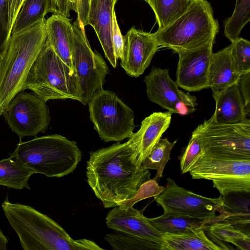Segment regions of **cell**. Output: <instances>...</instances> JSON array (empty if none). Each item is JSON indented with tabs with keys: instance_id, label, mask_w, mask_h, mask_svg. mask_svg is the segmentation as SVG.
<instances>
[{
	"instance_id": "cell-29",
	"label": "cell",
	"mask_w": 250,
	"mask_h": 250,
	"mask_svg": "<svg viewBox=\"0 0 250 250\" xmlns=\"http://www.w3.org/2000/svg\"><path fill=\"white\" fill-rule=\"evenodd\" d=\"M250 20V0H236L232 15L224 21V35L231 42L239 37Z\"/></svg>"
},
{
	"instance_id": "cell-3",
	"label": "cell",
	"mask_w": 250,
	"mask_h": 250,
	"mask_svg": "<svg viewBox=\"0 0 250 250\" xmlns=\"http://www.w3.org/2000/svg\"><path fill=\"white\" fill-rule=\"evenodd\" d=\"M46 20L12 34L8 39L0 57V115L22 91L26 76L45 42Z\"/></svg>"
},
{
	"instance_id": "cell-39",
	"label": "cell",
	"mask_w": 250,
	"mask_h": 250,
	"mask_svg": "<svg viewBox=\"0 0 250 250\" xmlns=\"http://www.w3.org/2000/svg\"><path fill=\"white\" fill-rule=\"evenodd\" d=\"M9 238L0 229V250H6Z\"/></svg>"
},
{
	"instance_id": "cell-6",
	"label": "cell",
	"mask_w": 250,
	"mask_h": 250,
	"mask_svg": "<svg viewBox=\"0 0 250 250\" xmlns=\"http://www.w3.org/2000/svg\"><path fill=\"white\" fill-rule=\"evenodd\" d=\"M218 31L210 3L207 0H194L180 17L153 35L159 46L177 52L203 45L215 39Z\"/></svg>"
},
{
	"instance_id": "cell-34",
	"label": "cell",
	"mask_w": 250,
	"mask_h": 250,
	"mask_svg": "<svg viewBox=\"0 0 250 250\" xmlns=\"http://www.w3.org/2000/svg\"><path fill=\"white\" fill-rule=\"evenodd\" d=\"M9 37L6 0H0V57L6 49Z\"/></svg>"
},
{
	"instance_id": "cell-25",
	"label": "cell",
	"mask_w": 250,
	"mask_h": 250,
	"mask_svg": "<svg viewBox=\"0 0 250 250\" xmlns=\"http://www.w3.org/2000/svg\"><path fill=\"white\" fill-rule=\"evenodd\" d=\"M147 219L158 230L173 234L191 231L197 228L204 227L210 220L175 216L165 213L157 217Z\"/></svg>"
},
{
	"instance_id": "cell-30",
	"label": "cell",
	"mask_w": 250,
	"mask_h": 250,
	"mask_svg": "<svg viewBox=\"0 0 250 250\" xmlns=\"http://www.w3.org/2000/svg\"><path fill=\"white\" fill-rule=\"evenodd\" d=\"M104 239L117 250H163L159 245L125 233L107 234Z\"/></svg>"
},
{
	"instance_id": "cell-4",
	"label": "cell",
	"mask_w": 250,
	"mask_h": 250,
	"mask_svg": "<svg viewBox=\"0 0 250 250\" xmlns=\"http://www.w3.org/2000/svg\"><path fill=\"white\" fill-rule=\"evenodd\" d=\"M10 157L35 173L62 177L76 169L82 152L75 141L53 134L21 140Z\"/></svg>"
},
{
	"instance_id": "cell-15",
	"label": "cell",
	"mask_w": 250,
	"mask_h": 250,
	"mask_svg": "<svg viewBox=\"0 0 250 250\" xmlns=\"http://www.w3.org/2000/svg\"><path fill=\"white\" fill-rule=\"evenodd\" d=\"M108 228L150 242L167 250L164 232L156 229L143 213L133 207H114L105 218Z\"/></svg>"
},
{
	"instance_id": "cell-32",
	"label": "cell",
	"mask_w": 250,
	"mask_h": 250,
	"mask_svg": "<svg viewBox=\"0 0 250 250\" xmlns=\"http://www.w3.org/2000/svg\"><path fill=\"white\" fill-rule=\"evenodd\" d=\"M202 154L199 142L197 137L192 134L188 145L179 157L181 173L189 172Z\"/></svg>"
},
{
	"instance_id": "cell-12",
	"label": "cell",
	"mask_w": 250,
	"mask_h": 250,
	"mask_svg": "<svg viewBox=\"0 0 250 250\" xmlns=\"http://www.w3.org/2000/svg\"><path fill=\"white\" fill-rule=\"evenodd\" d=\"M45 101L34 92L21 91L10 101L2 115L21 139L47 129L50 114Z\"/></svg>"
},
{
	"instance_id": "cell-35",
	"label": "cell",
	"mask_w": 250,
	"mask_h": 250,
	"mask_svg": "<svg viewBox=\"0 0 250 250\" xmlns=\"http://www.w3.org/2000/svg\"><path fill=\"white\" fill-rule=\"evenodd\" d=\"M248 116L250 114V71L241 74L238 82Z\"/></svg>"
},
{
	"instance_id": "cell-17",
	"label": "cell",
	"mask_w": 250,
	"mask_h": 250,
	"mask_svg": "<svg viewBox=\"0 0 250 250\" xmlns=\"http://www.w3.org/2000/svg\"><path fill=\"white\" fill-rule=\"evenodd\" d=\"M117 0H90L88 25L94 28L105 58L112 66H117L112 43L113 15Z\"/></svg>"
},
{
	"instance_id": "cell-40",
	"label": "cell",
	"mask_w": 250,
	"mask_h": 250,
	"mask_svg": "<svg viewBox=\"0 0 250 250\" xmlns=\"http://www.w3.org/2000/svg\"><path fill=\"white\" fill-rule=\"evenodd\" d=\"M78 0H68V6L70 11L73 10L77 13Z\"/></svg>"
},
{
	"instance_id": "cell-28",
	"label": "cell",
	"mask_w": 250,
	"mask_h": 250,
	"mask_svg": "<svg viewBox=\"0 0 250 250\" xmlns=\"http://www.w3.org/2000/svg\"><path fill=\"white\" fill-rule=\"evenodd\" d=\"M176 142L177 141L171 142L167 138H161L142 163L145 168L157 170L153 180L156 182L163 177L165 166L170 159V151Z\"/></svg>"
},
{
	"instance_id": "cell-21",
	"label": "cell",
	"mask_w": 250,
	"mask_h": 250,
	"mask_svg": "<svg viewBox=\"0 0 250 250\" xmlns=\"http://www.w3.org/2000/svg\"><path fill=\"white\" fill-rule=\"evenodd\" d=\"M240 75L232 61L230 45L212 53L208 75V86L212 95L238 83Z\"/></svg>"
},
{
	"instance_id": "cell-1",
	"label": "cell",
	"mask_w": 250,
	"mask_h": 250,
	"mask_svg": "<svg viewBox=\"0 0 250 250\" xmlns=\"http://www.w3.org/2000/svg\"><path fill=\"white\" fill-rule=\"evenodd\" d=\"M88 185L105 208L131 199L150 179V172L138 164L131 142L90 152L87 162Z\"/></svg>"
},
{
	"instance_id": "cell-5",
	"label": "cell",
	"mask_w": 250,
	"mask_h": 250,
	"mask_svg": "<svg viewBox=\"0 0 250 250\" xmlns=\"http://www.w3.org/2000/svg\"><path fill=\"white\" fill-rule=\"evenodd\" d=\"M26 89L45 102L67 99L82 101V90L76 73L46 41L23 83L22 91Z\"/></svg>"
},
{
	"instance_id": "cell-22",
	"label": "cell",
	"mask_w": 250,
	"mask_h": 250,
	"mask_svg": "<svg viewBox=\"0 0 250 250\" xmlns=\"http://www.w3.org/2000/svg\"><path fill=\"white\" fill-rule=\"evenodd\" d=\"M203 229L222 250H229L226 243H231L240 250H250V231L221 221L208 222Z\"/></svg>"
},
{
	"instance_id": "cell-9",
	"label": "cell",
	"mask_w": 250,
	"mask_h": 250,
	"mask_svg": "<svg viewBox=\"0 0 250 250\" xmlns=\"http://www.w3.org/2000/svg\"><path fill=\"white\" fill-rule=\"evenodd\" d=\"M202 154L250 158V120L235 124H219L210 118L192 132Z\"/></svg>"
},
{
	"instance_id": "cell-33",
	"label": "cell",
	"mask_w": 250,
	"mask_h": 250,
	"mask_svg": "<svg viewBox=\"0 0 250 250\" xmlns=\"http://www.w3.org/2000/svg\"><path fill=\"white\" fill-rule=\"evenodd\" d=\"M112 43L116 59L123 61L125 57V43L117 22L115 11L113 13L112 21Z\"/></svg>"
},
{
	"instance_id": "cell-38",
	"label": "cell",
	"mask_w": 250,
	"mask_h": 250,
	"mask_svg": "<svg viewBox=\"0 0 250 250\" xmlns=\"http://www.w3.org/2000/svg\"><path fill=\"white\" fill-rule=\"evenodd\" d=\"M52 13L66 17L70 16V11L68 6V0H51Z\"/></svg>"
},
{
	"instance_id": "cell-2",
	"label": "cell",
	"mask_w": 250,
	"mask_h": 250,
	"mask_svg": "<svg viewBox=\"0 0 250 250\" xmlns=\"http://www.w3.org/2000/svg\"><path fill=\"white\" fill-rule=\"evenodd\" d=\"M4 214L18 235L24 250H103L94 242L74 240L56 222L29 205L1 204Z\"/></svg>"
},
{
	"instance_id": "cell-24",
	"label": "cell",
	"mask_w": 250,
	"mask_h": 250,
	"mask_svg": "<svg viewBox=\"0 0 250 250\" xmlns=\"http://www.w3.org/2000/svg\"><path fill=\"white\" fill-rule=\"evenodd\" d=\"M50 12L52 13L51 0H25L14 22L11 35L45 19Z\"/></svg>"
},
{
	"instance_id": "cell-19",
	"label": "cell",
	"mask_w": 250,
	"mask_h": 250,
	"mask_svg": "<svg viewBox=\"0 0 250 250\" xmlns=\"http://www.w3.org/2000/svg\"><path fill=\"white\" fill-rule=\"evenodd\" d=\"M214 112L210 118L219 124H235L249 119L238 83L233 84L216 94Z\"/></svg>"
},
{
	"instance_id": "cell-11",
	"label": "cell",
	"mask_w": 250,
	"mask_h": 250,
	"mask_svg": "<svg viewBox=\"0 0 250 250\" xmlns=\"http://www.w3.org/2000/svg\"><path fill=\"white\" fill-rule=\"evenodd\" d=\"M164 213L175 216L211 219L224 205V197L208 198L194 193L167 179L165 187L154 197Z\"/></svg>"
},
{
	"instance_id": "cell-7",
	"label": "cell",
	"mask_w": 250,
	"mask_h": 250,
	"mask_svg": "<svg viewBox=\"0 0 250 250\" xmlns=\"http://www.w3.org/2000/svg\"><path fill=\"white\" fill-rule=\"evenodd\" d=\"M189 172L192 179L211 181L223 196L250 193V158L202 154Z\"/></svg>"
},
{
	"instance_id": "cell-37",
	"label": "cell",
	"mask_w": 250,
	"mask_h": 250,
	"mask_svg": "<svg viewBox=\"0 0 250 250\" xmlns=\"http://www.w3.org/2000/svg\"><path fill=\"white\" fill-rule=\"evenodd\" d=\"M90 0H78L77 6V20L85 27L88 25V14Z\"/></svg>"
},
{
	"instance_id": "cell-13",
	"label": "cell",
	"mask_w": 250,
	"mask_h": 250,
	"mask_svg": "<svg viewBox=\"0 0 250 250\" xmlns=\"http://www.w3.org/2000/svg\"><path fill=\"white\" fill-rule=\"evenodd\" d=\"M144 81L148 99L170 113L186 115L196 110V97L179 89L168 69L153 67Z\"/></svg>"
},
{
	"instance_id": "cell-27",
	"label": "cell",
	"mask_w": 250,
	"mask_h": 250,
	"mask_svg": "<svg viewBox=\"0 0 250 250\" xmlns=\"http://www.w3.org/2000/svg\"><path fill=\"white\" fill-rule=\"evenodd\" d=\"M194 0H148L158 23L163 29L184 14Z\"/></svg>"
},
{
	"instance_id": "cell-14",
	"label": "cell",
	"mask_w": 250,
	"mask_h": 250,
	"mask_svg": "<svg viewBox=\"0 0 250 250\" xmlns=\"http://www.w3.org/2000/svg\"><path fill=\"white\" fill-rule=\"evenodd\" d=\"M214 40L195 48L176 52L179 60L175 82L179 87L189 92L209 88L208 70Z\"/></svg>"
},
{
	"instance_id": "cell-41",
	"label": "cell",
	"mask_w": 250,
	"mask_h": 250,
	"mask_svg": "<svg viewBox=\"0 0 250 250\" xmlns=\"http://www.w3.org/2000/svg\"><path fill=\"white\" fill-rule=\"evenodd\" d=\"M145 1H146V2H147L148 1V0H144Z\"/></svg>"
},
{
	"instance_id": "cell-16",
	"label": "cell",
	"mask_w": 250,
	"mask_h": 250,
	"mask_svg": "<svg viewBox=\"0 0 250 250\" xmlns=\"http://www.w3.org/2000/svg\"><path fill=\"white\" fill-rule=\"evenodd\" d=\"M125 57L121 65L129 76L138 77L149 66L159 46L153 33L131 27L124 36Z\"/></svg>"
},
{
	"instance_id": "cell-36",
	"label": "cell",
	"mask_w": 250,
	"mask_h": 250,
	"mask_svg": "<svg viewBox=\"0 0 250 250\" xmlns=\"http://www.w3.org/2000/svg\"><path fill=\"white\" fill-rule=\"evenodd\" d=\"M25 0H6L8 14V31L9 37L16 17Z\"/></svg>"
},
{
	"instance_id": "cell-26",
	"label": "cell",
	"mask_w": 250,
	"mask_h": 250,
	"mask_svg": "<svg viewBox=\"0 0 250 250\" xmlns=\"http://www.w3.org/2000/svg\"><path fill=\"white\" fill-rule=\"evenodd\" d=\"M35 172L10 157L0 160V186L15 189H30L28 181Z\"/></svg>"
},
{
	"instance_id": "cell-10",
	"label": "cell",
	"mask_w": 250,
	"mask_h": 250,
	"mask_svg": "<svg viewBox=\"0 0 250 250\" xmlns=\"http://www.w3.org/2000/svg\"><path fill=\"white\" fill-rule=\"evenodd\" d=\"M73 30L72 63L82 90L81 103L85 105L103 89L105 78L109 70L101 55L92 50L84 27L77 19L73 23Z\"/></svg>"
},
{
	"instance_id": "cell-20",
	"label": "cell",
	"mask_w": 250,
	"mask_h": 250,
	"mask_svg": "<svg viewBox=\"0 0 250 250\" xmlns=\"http://www.w3.org/2000/svg\"><path fill=\"white\" fill-rule=\"evenodd\" d=\"M46 42L61 59L74 71L71 60L73 24L64 16L53 14L46 20Z\"/></svg>"
},
{
	"instance_id": "cell-8",
	"label": "cell",
	"mask_w": 250,
	"mask_h": 250,
	"mask_svg": "<svg viewBox=\"0 0 250 250\" xmlns=\"http://www.w3.org/2000/svg\"><path fill=\"white\" fill-rule=\"evenodd\" d=\"M88 104L90 119L105 142H120L134 133V112L115 93L103 89Z\"/></svg>"
},
{
	"instance_id": "cell-31",
	"label": "cell",
	"mask_w": 250,
	"mask_h": 250,
	"mask_svg": "<svg viewBox=\"0 0 250 250\" xmlns=\"http://www.w3.org/2000/svg\"><path fill=\"white\" fill-rule=\"evenodd\" d=\"M231 42V56L237 71L240 74L250 72V42L239 37Z\"/></svg>"
},
{
	"instance_id": "cell-18",
	"label": "cell",
	"mask_w": 250,
	"mask_h": 250,
	"mask_svg": "<svg viewBox=\"0 0 250 250\" xmlns=\"http://www.w3.org/2000/svg\"><path fill=\"white\" fill-rule=\"evenodd\" d=\"M171 115L168 111L153 112L144 119L138 131L133 133L129 138L134 147L139 165H142L163 134L168 128Z\"/></svg>"
},
{
	"instance_id": "cell-23",
	"label": "cell",
	"mask_w": 250,
	"mask_h": 250,
	"mask_svg": "<svg viewBox=\"0 0 250 250\" xmlns=\"http://www.w3.org/2000/svg\"><path fill=\"white\" fill-rule=\"evenodd\" d=\"M200 227L188 232L164 233L167 250H220L222 249L214 243Z\"/></svg>"
}]
</instances>
